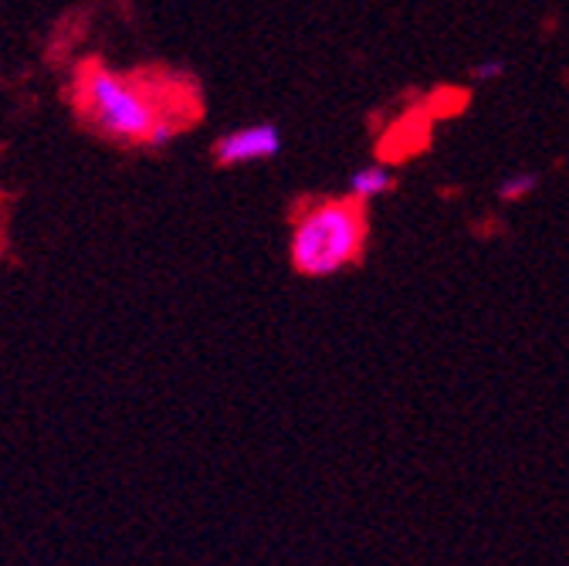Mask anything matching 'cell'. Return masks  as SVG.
<instances>
[{"label":"cell","instance_id":"6da1fadb","mask_svg":"<svg viewBox=\"0 0 569 566\" xmlns=\"http://www.w3.org/2000/svg\"><path fill=\"white\" fill-rule=\"evenodd\" d=\"M79 116L116 143L132 147H170L187 126L180 106H170L136 76H116L99 64H86L76 79Z\"/></svg>","mask_w":569,"mask_h":566},{"label":"cell","instance_id":"3957f363","mask_svg":"<svg viewBox=\"0 0 569 566\" xmlns=\"http://www.w3.org/2000/svg\"><path fill=\"white\" fill-rule=\"evenodd\" d=\"M278 153H281V129L271 122H251L231 129L213 143V160L221 167H248V163L271 160Z\"/></svg>","mask_w":569,"mask_h":566},{"label":"cell","instance_id":"5b68a950","mask_svg":"<svg viewBox=\"0 0 569 566\" xmlns=\"http://www.w3.org/2000/svg\"><path fill=\"white\" fill-rule=\"evenodd\" d=\"M539 183H542V177L539 173H532V170H516V173H509V177H502V183H498V200L502 203H522V200H529L536 190H539Z\"/></svg>","mask_w":569,"mask_h":566},{"label":"cell","instance_id":"8992f818","mask_svg":"<svg viewBox=\"0 0 569 566\" xmlns=\"http://www.w3.org/2000/svg\"><path fill=\"white\" fill-rule=\"evenodd\" d=\"M506 72H509V61H506V58H485V61H478V64L471 68V82H478V86L498 82Z\"/></svg>","mask_w":569,"mask_h":566},{"label":"cell","instance_id":"7a4b0ae2","mask_svg":"<svg viewBox=\"0 0 569 566\" xmlns=\"http://www.w3.org/2000/svg\"><path fill=\"white\" fill-rule=\"evenodd\" d=\"M367 241L370 215L363 200H322L292 221L289 261L302 278H329L349 265H360Z\"/></svg>","mask_w":569,"mask_h":566},{"label":"cell","instance_id":"277c9868","mask_svg":"<svg viewBox=\"0 0 569 566\" xmlns=\"http://www.w3.org/2000/svg\"><path fill=\"white\" fill-rule=\"evenodd\" d=\"M393 190H397V177H393V170L383 167V163L360 167V170H356V173L349 177V197L363 200V203H370V200H377V197H387V193H393Z\"/></svg>","mask_w":569,"mask_h":566}]
</instances>
